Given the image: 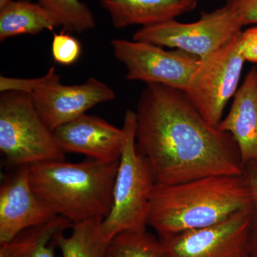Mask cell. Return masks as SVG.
<instances>
[{
	"instance_id": "cell-1",
	"label": "cell",
	"mask_w": 257,
	"mask_h": 257,
	"mask_svg": "<svg viewBox=\"0 0 257 257\" xmlns=\"http://www.w3.org/2000/svg\"><path fill=\"white\" fill-rule=\"evenodd\" d=\"M136 116L137 146L150 162L156 184L243 175L234 138L209 124L182 91L147 84Z\"/></svg>"
},
{
	"instance_id": "cell-2",
	"label": "cell",
	"mask_w": 257,
	"mask_h": 257,
	"mask_svg": "<svg viewBox=\"0 0 257 257\" xmlns=\"http://www.w3.org/2000/svg\"><path fill=\"white\" fill-rule=\"evenodd\" d=\"M244 175H217L170 185L155 184L147 225L159 235L178 234L220 222L251 205Z\"/></svg>"
},
{
	"instance_id": "cell-3",
	"label": "cell",
	"mask_w": 257,
	"mask_h": 257,
	"mask_svg": "<svg viewBox=\"0 0 257 257\" xmlns=\"http://www.w3.org/2000/svg\"><path fill=\"white\" fill-rule=\"evenodd\" d=\"M119 161L88 158L78 163L50 160L29 166L35 194L57 216L74 223L110 212Z\"/></svg>"
},
{
	"instance_id": "cell-4",
	"label": "cell",
	"mask_w": 257,
	"mask_h": 257,
	"mask_svg": "<svg viewBox=\"0 0 257 257\" xmlns=\"http://www.w3.org/2000/svg\"><path fill=\"white\" fill-rule=\"evenodd\" d=\"M122 128L125 140L115 177L112 207L101 224L108 241L126 230L147 227L150 197L156 184L150 162L137 146L136 112L126 111Z\"/></svg>"
},
{
	"instance_id": "cell-5",
	"label": "cell",
	"mask_w": 257,
	"mask_h": 257,
	"mask_svg": "<svg viewBox=\"0 0 257 257\" xmlns=\"http://www.w3.org/2000/svg\"><path fill=\"white\" fill-rule=\"evenodd\" d=\"M0 151L14 167L65 160L54 132L42 120L30 94L15 91L0 96Z\"/></svg>"
},
{
	"instance_id": "cell-6",
	"label": "cell",
	"mask_w": 257,
	"mask_h": 257,
	"mask_svg": "<svg viewBox=\"0 0 257 257\" xmlns=\"http://www.w3.org/2000/svg\"><path fill=\"white\" fill-rule=\"evenodd\" d=\"M242 32L200 59L184 94L203 118L214 127L221 121L231 96L237 92L245 59Z\"/></svg>"
},
{
	"instance_id": "cell-7",
	"label": "cell",
	"mask_w": 257,
	"mask_h": 257,
	"mask_svg": "<svg viewBox=\"0 0 257 257\" xmlns=\"http://www.w3.org/2000/svg\"><path fill=\"white\" fill-rule=\"evenodd\" d=\"M242 27L226 5L210 13H202L194 23L172 20L143 27L134 34L133 40L177 48L202 59L229 42L241 32Z\"/></svg>"
},
{
	"instance_id": "cell-8",
	"label": "cell",
	"mask_w": 257,
	"mask_h": 257,
	"mask_svg": "<svg viewBox=\"0 0 257 257\" xmlns=\"http://www.w3.org/2000/svg\"><path fill=\"white\" fill-rule=\"evenodd\" d=\"M115 58L124 66L126 78L159 84L185 92L200 59L180 50L166 51L147 42L114 39Z\"/></svg>"
},
{
	"instance_id": "cell-9",
	"label": "cell",
	"mask_w": 257,
	"mask_h": 257,
	"mask_svg": "<svg viewBox=\"0 0 257 257\" xmlns=\"http://www.w3.org/2000/svg\"><path fill=\"white\" fill-rule=\"evenodd\" d=\"M159 236L170 257H251V205L217 224Z\"/></svg>"
},
{
	"instance_id": "cell-10",
	"label": "cell",
	"mask_w": 257,
	"mask_h": 257,
	"mask_svg": "<svg viewBox=\"0 0 257 257\" xmlns=\"http://www.w3.org/2000/svg\"><path fill=\"white\" fill-rule=\"evenodd\" d=\"M60 78L52 67L44 75L42 84L30 94L39 114L53 132L94 106L115 98L113 89L99 79L89 78L83 84L66 85Z\"/></svg>"
},
{
	"instance_id": "cell-11",
	"label": "cell",
	"mask_w": 257,
	"mask_h": 257,
	"mask_svg": "<svg viewBox=\"0 0 257 257\" xmlns=\"http://www.w3.org/2000/svg\"><path fill=\"white\" fill-rule=\"evenodd\" d=\"M57 215L32 188L29 166L18 167L0 187V245L25 230L48 222Z\"/></svg>"
},
{
	"instance_id": "cell-12",
	"label": "cell",
	"mask_w": 257,
	"mask_h": 257,
	"mask_svg": "<svg viewBox=\"0 0 257 257\" xmlns=\"http://www.w3.org/2000/svg\"><path fill=\"white\" fill-rule=\"evenodd\" d=\"M64 153H77L101 162L119 161L125 140L123 128L96 116L86 114L54 131Z\"/></svg>"
},
{
	"instance_id": "cell-13",
	"label": "cell",
	"mask_w": 257,
	"mask_h": 257,
	"mask_svg": "<svg viewBox=\"0 0 257 257\" xmlns=\"http://www.w3.org/2000/svg\"><path fill=\"white\" fill-rule=\"evenodd\" d=\"M219 130L234 138L243 167L257 162V69H251L235 94L227 116Z\"/></svg>"
},
{
	"instance_id": "cell-14",
	"label": "cell",
	"mask_w": 257,
	"mask_h": 257,
	"mask_svg": "<svg viewBox=\"0 0 257 257\" xmlns=\"http://www.w3.org/2000/svg\"><path fill=\"white\" fill-rule=\"evenodd\" d=\"M116 29L156 25L192 11L199 0H98Z\"/></svg>"
},
{
	"instance_id": "cell-15",
	"label": "cell",
	"mask_w": 257,
	"mask_h": 257,
	"mask_svg": "<svg viewBox=\"0 0 257 257\" xmlns=\"http://www.w3.org/2000/svg\"><path fill=\"white\" fill-rule=\"evenodd\" d=\"M60 23L40 3L29 0H10L0 8V41L23 35H37L53 30Z\"/></svg>"
},
{
	"instance_id": "cell-16",
	"label": "cell",
	"mask_w": 257,
	"mask_h": 257,
	"mask_svg": "<svg viewBox=\"0 0 257 257\" xmlns=\"http://www.w3.org/2000/svg\"><path fill=\"white\" fill-rule=\"evenodd\" d=\"M73 223L57 216L48 222L30 228L19 234L10 242L0 245L5 257H55L57 236L72 229Z\"/></svg>"
},
{
	"instance_id": "cell-17",
	"label": "cell",
	"mask_w": 257,
	"mask_h": 257,
	"mask_svg": "<svg viewBox=\"0 0 257 257\" xmlns=\"http://www.w3.org/2000/svg\"><path fill=\"white\" fill-rule=\"evenodd\" d=\"M103 220L94 218L74 223L69 236L64 232L57 235V247L62 257H106L109 241L103 234Z\"/></svg>"
},
{
	"instance_id": "cell-18",
	"label": "cell",
	"mask_w": 257,
	"mask_h": 257,
	"mask_svg": "<svg viewBox=\"0 0 257 257\" xmlns=\"http://www.w3.org/2000/svg\"><path fill=\"white\" fill-rule=\"evenodd\" d=\"M106 257H170L160 239L147 227L122 231L108 244Z\"/></svg>"
},
{
	"instance_id": "cell-19",
	"label": "cell",
	"mask_w": 257,
	"mask_h": 257,
	"mask_svg": "<svg viewBox=\"0 0 257 257\" xmlns=\"http://www.w3.org/2000/svg\"><path fill=\"white\" fill-rule=\"evenodd\" d=\"M57 18L64 31L82 33L95 28L96 22L90 9L79 0H38Z\"/></svg>"
},
{
	"instance_id": "cell-20",
	"label": "cell",
	"mask_w": 257,
	"mask_h": 257,
	"mask_svg": "<svg viewBox=\"0 0 257 257\" xmlns=\"http://www.w3.org/2000/svg\"><path fill=\"white\" fill-rule=\"evenodd\" d=\"M80 42L69 32L54 34L52 42V55L57 63L69 66L79 60L82 55Z\"/></svg>"
},
{
	"instance_id": "cell-21",
	"label": "cell",
	"mask_w": 257,
	"mask_h": 257,
	"mask_svg": "<svg viewBox=\"0 0 257 257\" xmlns=\"http://www.w3.org/2000/svg\"><path fill=\"white\" fill-rule=\"evenodd\" d=\"M251 191V256L257 257V162H251L243 167Z\"/></svg>"
},
{
	"instance_id": "cell-22",
	"label": "cell",
	"mask_w": 257,
	"mask_h": 257,
	"mask_svg": "<svg viewBox=\"0 0 257 257\" xmlns=\"http://www.w3.org/2000/svg\"><path fill=\"white\" fill-rule=\"evenodd\" d=\"M226 5L243 27L257 25V0H227Z\"/></svg>"
},
{
	"instance_id": "cell-23",
	"label": "cell",
	"mask_w": 257,
	"mask_h": 257,
	"mask_svg": "<svg viewBox=\"0 0 257 257\" xmlns=\"http://www.w3.org/2000/svg\"><path fill=\"white\" fill-rule=\"evenodd\" d=\"M245 61L257 63V26L242 32Z\"/></svg>"
},
{
	"instance_id": "cell-24",
	"label": "cell",
	"mask_w": 257,
	"mask_h": 257,
	"mask_svg": "<svg viewBox=\"0 0 257 257\" xmlns=\"http://www.w3.org/2000/svg\"><path fill=\"white\" fill-rule=\"evenodd\" d=\"M10 0H0V8L4 7L5 5L8 4Z\"/></svg>"
},
{
	"instance_id": "cell-25",
	"label": "cell",
	"mask_w": 257,
	"mask_h": 257,
	"mask_svg": "<svg viewBox=\"0 0 257 257\" xmlns=\"http://www.w3.org/2000/svg\"><path fill=\"white\" fill-rule=\"evenodd\" d=\"M0 257H5L4 253L2 252V251H0Z\"/></svg>"
}]
</instances>
